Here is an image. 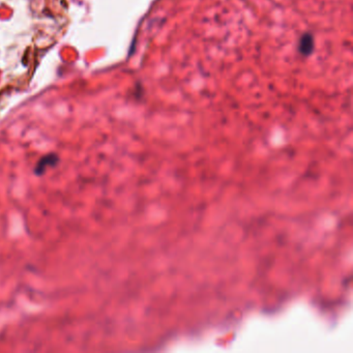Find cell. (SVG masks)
<instances>
[{
	"instance_id": "cell-2",
	"label": "cell",
	"mask_w": 353,
	"mask_h": 353,
	"mask_svg": "<svg viewBox=\"0 0 353 353\" xmlns=\"http://www.w3.org/2000/svg\"><path fill=\"white\" fill-rule=\"evenodd\" d=\"M58 161V158L55 154H49L44 156V158L38 162L36 168H35V173L36 174H43L46 170V166H51L52 164H56Z\"/></svg>"
},
{
	"instance_id": "cell-1",
	"label": "cell",
	"mask_w": 353,
	"mask_h": 353,
	"mask_svg": "<svg viewBox=\"0 0 353 353\" xmlns=\"http://www.w3.org/2000/svg\"><path fill=\"white\" fill-rule=\"evenodd\" d=\"M314 48V41H313V36L310 33H306L300 38V43H299V51L300 53L304 55H309L312 53Z\"/></svg>"
}]
</instances>
